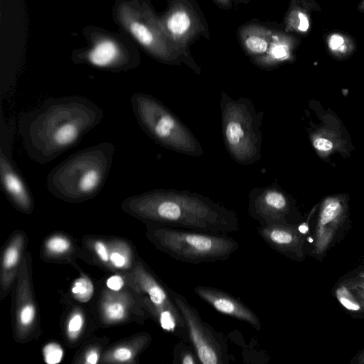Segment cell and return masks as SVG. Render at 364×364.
Masks as SVG:
<instances>
[{"label":"cell","instance_id":"obj_28","mask_svg":"<svg viewBox=\"0 0 364 364\" xmlns=\"http://www.w3.org/2000/svg\"><path fill=\"white\" fill-rule=\"evenodd\" d=\"M85 323V318L81 312H75L70 317L66 327L68 337L75 340L82 331Z\"/></svg>","mask_w":364,"mask_h":364},{"label":"cell","instance_id":"obj_23","mask_svg":"<svg viewBox=\"0 0 364 364\" xmlns=\"http://www.w3.org/2000/svg\"><path fill=\"white\" fill-rule=\"evenodd\" d=\"M285 25L286 31L305 32L309 28L308 17L304 11L296 6H292L286 16Z\"/></svg>","mask_w":364,"mask_h":364},{"label":"cell","instance_id":"obj_20","mask_svg":"<svg viewBox=\"0 0 364 364\" xmlns=\"http://www.w3.org/2000/svg\"><path fill=\"white\" fill-rule=\"evenodd\" d=\"M25 238L23 235H16L6 247L1 262V286L3 291H8L20 267Z\"/></svg>","mask_w":364,"mask_h":364},{"label":"cell","instance_id":"obj_30","mask_svg":"<svg viewBox=\"0 0 364 364\" xmlns=\"http://www.w3.org/2000/svg\"><path fill=\"white\" fill-rule=\"evenodd\" d=\"M94 250L102 262L105 263L109 262V250L105 242L97 240L94 244Z\"/></svg>","mask_w":364,"mask_h":364},{"label":"cell","instance_id":"obj_22","mask_svg":"<svg viewBox=\"0 0 364 364\" xmlns=\"http://www.w3.org/2000/svg\"><path fill=\"white\" fill-rule=\"evenodd\" d=\"M102 315L104 318L109 323L119 322L126 317L127 306L122 301L107 300L103 304Z\"/></svg>","mask_w":364,"mask_h":364},{"label":"cell","instance_id":"obj_8","mask_svg":"<svg viewBox=\"0 0 364 364\" xmlns=\"http://www.w3.org/2000/svg\"><path fill=\"white\" fill-rule=\"evenodd\" d=\"M171 292L183 316L190 343L193 346L200 364H229L235 360L229 353L224 335L204 321L198 309L188 302L185 296L172 289Z\"/></svg>","mask_w":364,"mask_h":364},{"label":"cell","instance_id":"obj_24","mask_svg":"<svg viewBox=\"0 0 364 364\" xmlns=\"http://www.w3.org/2000/svg\"><path fill=\"white\" fill-rule=\"evenodd\" d=\"M71 292L75 299L85 303L89 301L93 296L94 285L87 277H80L74 281Z\"/></svg>","mask_w":364,"mask_h":364},{"label":"cell","instance_id":"obj_33","mask_svg":"<svg viewBox=\"0 0 364 364\" xmlns=\"http://www.w3.org/2000/svg\"><path fill=\"white\" fill-rule=\"evenodd\" d=\"M314 147L320 151H329L332 149L333 144V142L323 137H318L314 139L313 141Z\"/></svg>","mask_w":364,"mask_h":364},{"label":"cell","instance_id":"obj_2","mask_svg":"<svg viewBox=\"0 0 364 364\" xmlns=\"http://www.w3.org/2000/svg\"><path fill=\"white\" fill-rule=\"evenodd\" d=\"M122 210L145 223L215 234L235 232V211L188 190L154 189L129 196Z\"/></svg>","mask_w":364,"mask_h":364},{"label":"cell","instance_id":"obj_19","mask_svg":"<svg viewBox=\"0 0 364 364\" xmlns=\"http://www.w3.org/2000/svg\"><path fill=\"white\" fill-rule=\"evenodd\" d=\"M294 38L287 32L274 29L267 50L261 56L252 60L258 68L272 70L292 58Z\"/></svg>","mask_w":364,"mask_h":364},{"label":"cell","instance_id":"obj_35","mask_svg":"<svg viewBox=\"0 0 364 364\" xmlns=\"http://www.w3.org/2000/svg\"><path fill=\"white\" fill-rule=\"evenodd\" d=\"M215 3L223 9H230L232 6L233 0H213Z\"/></svg>","mask_w":364,"mask_h":364},{"label":"cell","instance_id":"obj_1","mask_svg":"<svg viewBox=\"0 0 364 364\" xmlns=\"http://www.w3.org/2000/svg\"><path fill=\"white\" fill-rule=\"evenodd\" d=\"M103 117V109L87 97H51L21 113L18 129L28 157L44 164L77 146Z\"/></svg>","mask_w":364,"mask_h":364},{"label":"cell","instance_id":"obj_17","mask_svg":"<svg viewBox=\"0 0 364 364\" xmlns=\"http://www.w3.org/2000/svg\"><path fill=\"white\" fill-rule=\"evenodd\" d=\"M83 59L92 66L109 70H122L133 65V62L119 43L108 38L96 41Z\"/></svg>","mask_w":364,"mask_h":364},{"label":"cell","instance_id":"obj_18","mask_svg":"<svg viewBox=\"0 0 364 364\" xmlns=\"http://www.w3.org/2000/svg\"><path fill=\"white\" fill-rule=\"evenodd\" d=\"M274 30L262 23L249 22L237 31L239 43L250 60L262 55L272 41Z\"/></svg>","mask_w":364,"mask_h":364},{"label":"cell","instance_id":"obj_31","mask_svg":"<svg viewBox=\"0 0 364 364\" xmlns=\"http://www.w3.org/2000/svg\"><path fill=\"white\" fill-rule=\"evenodd\" d=\"M328 46L331 50L344 52L346 50L345 39L338 34L331 35L328 40Z\"/></svg>","mask_w":364,"mask_h":364},{"label":"cell","instance_id":"obj_26","mask_svg":"<svg viewBox=\"0 0 364 364\" xmlns=\"http://www.w3.org/2000/svg\"><path fill=\"white\" fill-rule=\"evenodd\" d=\"M44 362L47 364H58L63 360L64 351L62 346L55 342H50L43 348Z\"/></svg>","mask_w":364,"mask_h":364},{"label":"cell","instance_id":"obj_3","mask_svg":"<svg viewBox=\"0 0 364 364\" xmlns=\"http://www.w3.org/2000/svg\"><path fill=\"white\" fill-rule=\"evenodd\" d=\"M114 153V144L105 141L71 154L47 175L48 191L68 203L93 198L105 184Z\"/></svg>","mask_w":364,"mask_h":364},{"label":"cell","instance_id":"obj_14","mask_svg":"<svg viewBox=\"0 0 364 364\" xmlns=\"http://www.w3.org/2000/svg\"><path fill=\"white\" fill-rule=\"evenodd\" d=\"M257 232L274 251L296 261L304 259V234L299 231L296 225H259Z\"/></svg>","mask_w":364,"mask_h":364},{"label":"cell","instance_id":"obj_29","mask_svg":"<svg viewBox=\"0 0 364 364\" xmlns=\"http://www.w3.org/2000/svg\"><path fill=\"white\" fill-rule=\"evenodd\" d=\"M133 351L127 346H120L115 348L112 353V358L117 362H127L132 358Z\"/></svg>","mask_w":364,"mask_h":364},{"label":"cell","instance_id":"obj_38","mask_svg":"<svg viewBox=\"0 0 364 364\" xmlns=\"http://www.w3.org/2000/svg\"><path fill=\"white\" fill-rule=\"evenodd\" d=\"M236 1L239 3L247 4V3L250 2L251 0H236Z\"/></svg>","mask_w":364,"mask_h":364},{"label":"cell","instance_id":"obj_15","mask_svg":"<svg viewBox=\"0 0 364 364\" xmlns=\"http://www.w3.org/2000/svg\"><path fill=\"white\" fill-rule=\"evenodd\" d=\"M0 182L3 191L16 208L25 213L33 211L32 193L21 173L2 148L0 151Z\"/></svg>","mask_w":364,"mask_h":364},{"label":"cell","instance_id":"obj_16","mask_svg":"<svg viewBox=\"0 0 364 364\" xmlns=\"http://www.w3.org/2000/svg\"><path fill=\"white\" fill-rule=\"evenodd\" d=\"M28 256V253L25 255L18 270L16 325L17 335L21 338L28 335L34 329L37 318L36 306L31 294L27 272Z\"/></svg>","mask_w":364,"mask_h":364},{"label":"cell","instance_id":"obj_10","mask_svg":"<svg viewBox=\"0 0 364 364\" xmlns=\"http://www.w3.org/2000/svg\"><path fill=\"white\" fill-rule=\"evenodd\" d=\"M158 18L169 39L186 51L200 37L210 38L207 21L195 0H170Z\"/></svg>","mask_w":364,"mask_h":364},{"label":"cell","instance_id":"obj_7","mask_svg":"<svg viewBox=\"0 0 364 364\" xmlns=\"http://www.w3.org/2000/svg\"><path fill=\"white\" fill-rule=\"evenodd\" d=\"M117 18L124 29L157 60L171 65L184 64L201 73L190 52L174 44L162 28L158 16L145 2L124 1L117 8Z\"/></svg>","mask_w":364,"mask_h":364},{"label":"cell","instance_id":"obj_6","mask_svg":"<svg viewBox=\"0 0 364 364\" xmlns=\"http://www.w3.org/2000/svg\"><path fill=\"white\" fill-rule=\"evenodd\" d=\"M130 103L141 129L156 144L189 156H203V149L193 132L159 99L138 92L132 95Z\"/></svg>","mask_w":364,"mask_h":364},{"label":"cell","instance_id":"obj_37","mask_svg":"<svg viewBox=\"0 0 364 364\" xmlns=\"http://www.w3.org/2000/svg\"><path fill=\"white\" fill-rule=\"evenodd\" d=\"M358 9L361 11H364V0H363L359 4Z\"/></svg>","mask_w":364,"mask_h":364},{"label":"cell","instance_id":"obj_12","mask_svg":"<svg viewBox=\"0 0 364 364\" xmlns=\"http://www.w3.org/2000/svg\"><path fill=\"white\" fill-rule=\"evenodd\" d=\"M193 291L218 312L246 322L256 331L261 330L259 318L237 297L222 289L205 285L195 287Z\"/></svg>","mask_w":364,"mask_h":364},{"label":"cell","instance_id":"obj_34","mask_svg":"<svg viewBox=\"0 0 364 364\" xmlns=\"http://www.w3.org/2000/svg\"><path fill=\"white\" fill-rule=\"evenodd\" d=\"M100 358L99 353L96 350H90L85 356V363L87 364H96Z\"/></svg>","mask_w":364,"mask_h":364},{"label":"cell","instance_id":"obj_25","mask_svg":"<svg viewBox=\"0 0 364 364\" xmlns=\"http://www.w3.org/2000/svg\"><path fill=\"white\" fill-rule=\"evenodd\" d=\"M109 262L117 269H126L130 264L129 251L122 245H113L109 250Z\"/></svg>","mask_w":364,"mask_h":364},{"label":"cell","instance_id":"obj_4","mask_svg":"<svg viewBox=\"0 0 364 364\" xmlns=\"http://www.w3.org/2000/svg\"><path fill=\"white\" fill-rule=\"evenodd\" d=\"M147 237L159 250L188 264L226 261L239 243L226 234H215L146 223Z\"/></svg>","mask_w":364,"mask_h":364},{"label":"cell","instance_id":"obj_13","mask_svg":"<svg viewBox=\"0 0 364 364\" xmlns=\"http://www.w3.org/2000/svg\"><path fill=\"white\" fill-rule=\"evenodd\" d=\"M345 217V205L341 199L331 198L323 202L314 232L313 253L315 256H322L328 250Z\"/></svg>","mask_w":364,"mask_h":364},{"label":"cell","instance_id":"obj_32","mask_svg":"<svg viewBox=\"0 0 364 364\" xmlns=\"http://www.w3.org/2000/svg\"><path fill=\"white\" fill-rule=\"evenodd\" d=\"M106 286L109 289L113 291H119L124 286V281L119 274L112 275L107 278Z\"/></svg>","mask_w":364,"mask_h":364},{"label":"cell","instance_id":"obj_9","mask_svg":"<svg viewBox=\"0 0 364 364\" xmlns=\"http://www.w3.org/2000/svg\"><path fill=\"white\" fill-rule=\"evenodd\" d=\"M136 270V279L151 316L166 332L179 340L189 341L188 330L183 316L176 306L171 290L153 273L140 264Z\"/></svg>","mask_w":364,"mask_h":364},{"label":"cell","instance_id":"obj_11","mask_svg":"<svg viewBox=\"0 0 364 364\" xmlns=\"http://www.w3.org/2000/svg\"><path fill=\"white\" fill-rule=\"evenodd\" d=\"M292 200L277 185L253 188L248 195V215L259 225L271 224L294 225Z\"/></svg>","mask_w":364,"mask_h":364},{"label":"cell","instance_id":"obj_27","mask_svg":"<svg viewBox=\"0 0 364 364\" xmlns=\"http://www.w3.org/2000/svg\"><path fill=\"white\" fill-rule=\"evenodd\" d=\"M70 242L66 237L55 235L50 237L46 242V250L52 255H62L70 248Z\"/></svg>","mask_w":364,"mask_h":364},{"label":"cell","instance_id":"obj_5","mask_svg":"<svg viewBox=\"0 0 364 364\" xmlns=\"http://www.w3.org/2000/svg\"><path fill=\"white\" fill-rule=\"evenodd\" d=\"M222 136L230 157L241 165L261 159L264 112L247 97L234 99L222 91L220 99Z\"/></svg>","mask_w":364,"mask_h":364},{"label":"cell","instance_id":"obj_36","mask_svg":"<svg viewBox=\"0 0 364 364\" xmlns=\"http://www.w3.org/2000/svg\"><path fill=\"white\" fill-rule=\"evenodd\" d=\"M354 363H364V350L359 352L352 360Z\"/></svg>","mask_w":364,"mask_h":364},{"label":"cell","instance_id":"obj_21","mask_svg":"<svg viewBox=\"0 0 364 364\" xmlns=\"http://www.w3.org/2000/svg\"><path fill=\"white\" fill-rule=\"evenodd\" d=\"M173 363L199 364L200 363L193 346L185 341L180 340L173 350Z\"/></svg>","mask_w":364,"mask_h":364}]
</instances>
